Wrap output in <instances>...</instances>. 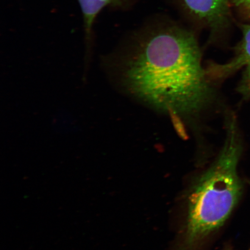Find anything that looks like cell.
Segmentation results:
<instances>
[{"instance_id":"obj_1","label":"cell","mask_w":250,"mask_h":250,"mask_svg":"<svg viewBox=\"0 0 250 250\" xmlns=\"http://www.w3.org/2000/svg\"><path fill=\"white\" fill-rule=\"evenodd\" d=\"M101 62L117 88L176 125L198 120L216 100L215 84L202 65L198 42L185 29L155 31L129 51L104 56Z\"/></svg>"},{"instance_id":"obj_2","label":"cell","mask_w":250,"mask_h":250,"mask_svg":"<svg viewBox=\"0 0 250 250\" xmlns=\"http://www.w3.org/2000/svg\"><path fill=\"white\" fill-rule=\"evenodd\" d=\"M226 130L217 157L189 190L185 224L175 250H201L226 223L241 198L243 185L237 168L243 145L233 115H227Z\"/></svg>"},{"instance_id":"obj_3","label":"cell","mask_w":250,"mask_h":250,"mask_svg":"<svg viewBox=\"0 0 250 250\" xmlns=\"http://www.w3.org/2000/svg\"><path fill=\"white\" fill-rule=\"evenodd\" d=\"M242 30V43L237 48L234 57L226 63L211 62L206 67V74L214 83L221 82L250 64V25H244Z\"/></svg>"},{"instance_id":"obj_4","label":"cell","mask_w":250,"mask_h":250,"mask_svg":"<svg viewBox=\"0 0 250 250\" xmlns=\"http://www.w3.org/2000/svg\"><path fill=\"white\" fill-rule=\"evenodd\" d=\"M187 9L211 28L218 31L223 26L229 0H182Z\"/></svg>"},{"instance_id":"obj_5","label":"cell","mask_w":250,"mask_h":250,"mask_svg":"<svg viewBox=\"0 0 250 250\" xmlns=\"http://www.w3.org/2000/svg\"><path fill=\"white\" fill-rule=\"evenodd\" d=\"M82 9L84 25L87 40L90 39L94 21L97 15L105 6L112 4L118 0H78Z\"/></svg>"},{"instance_id":"obj_6","label":"cell","mask_w":250,"mask_h":250,"mask_svg":"<svg viewBox=\"0 0 250 250\" xmlns=\"http://www.w3.org/2000/svg\"><path fill=\"white\" fill-rule=\"evenodd\" d=\"M239 89L244 95L250 96V64L246 67Z\"/></svg>"},{"instance_id":"obj_7","label":"cell","mask_w":250,"mask_h":250,"mask_svg":"<svg viewBox=\"0 0 250 250\" xmlns=\"http://www.w3.org/2000/svg\"><path fill=\"white\" fill-rule=\"evenodd\" d=\"M233 2L237 7L250 10V0H233Z\"/></svg>"}]
</instances>
